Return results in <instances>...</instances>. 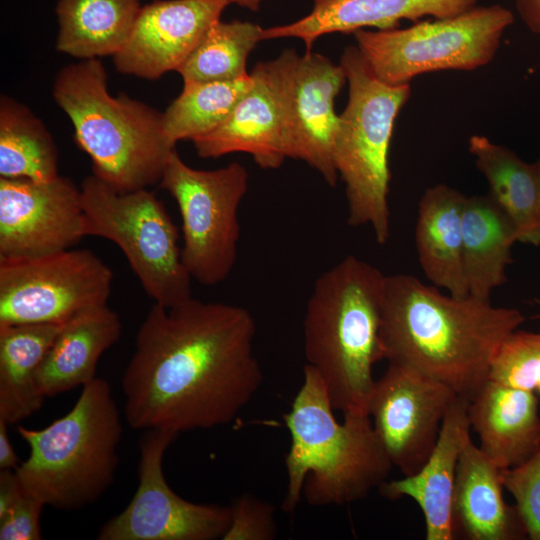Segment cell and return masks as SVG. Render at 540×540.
<instances>
[{
  "instance_id": "6da1fadb",
  "label": "cell",
  "mask_w": 540,
  "mask_h": 540,
  "mask_svg": "<svg viewBox=\"0 0 540 540\" xmlns=\"http://www.w3.org/2000/svg\"><path fill=\"white\" fill-rule=\"evenodd\" d=\"M244 307L193 297L154 303L122 376L131 428L179 434L232 422L263 382Z\"/></svg>"
},
{
  "instance_id": "7a4b0ae2",
  "label": "cell",
  "mask_w": 540,
  "mask_h": 540,
  "mask_svg": "<svg viewBox=\"0 0 540 540\" xmlns=\"http://www.w3.org/2000/svg\"><path fill=\"white\" fill-rule=\"evenodd\" d=\"M525 321L515 308L444 295L408 274L386 276L383 359L410 367L471 400L489 380L506 338Z\"/></svg>"
},
{
  "instance_id": "3957f363",
  "label": "cell",
  "mask_w": 540,
  "mask_h": 540,
  "mask_svg": "<svg viewBox=\"0 0 540 540\" xmlns=\"http://www.w3.org/2000/svg\"><path fill=\"white\" fill-rule=\"evenodd\" d=\"M384 275L348 255L315 281L304 315V354L321 377L334 410L368 414L380 338ZM369 415V414H368Z\"/></svg>"
},
{
  "instance_id": "277c9868",
  "label": "cell",
  "mask_w": 540,
  "mask_h": 540,
  "mask_svg": "<svg viewBox=\"0 0 540 540\" xmlns=\"http://www.w3.org/2000/svg\"><path fill=\"white\" fill-rule=\"evenodd\" d=\"M291 410L283 415L291 435L285 457L287 490L282 509L292 513L301 496L315 507L343 506L379 488L393 467L368 414L339 423L328 391L306 364Z\"/></svg>"
},
{
  "instance_id": "5b68a950",
  "label": "cell",
  "mask_w": 540,
  "mask_h": 540,
  "mask_svg": "<svg viewBox=\"0 0 540 540\" xmlns=\"http://www.w3.org/2000/svg\"><path fill=\"white\" fill-rule=\"evenodd\" d=\"M52 92L73 124L75 142L90 157L95 176L119 192L160 182L175 149L163 114L125 94L112 96L98 58L62 68Z\"/></svg>"
},
{
  "instance_id": "8992f818",
  "label": "cell",
  "mask_w": 540,
  "mask_h": 540,
  "mask_svg": "<svg viewBox=\"0 0 540 540\" xmlns=\"http://www.w3.org/2000/svg\"><path fill=\"white\" fill-rule=\"evenodd\" d=\"M17 431L30 451L16 474L23 489L45 506L80 510L113 483L122 423L106 380L96 377L83 386L72 409L47 427Z\"/></svg>"
},
{
  "instance_id": "52a82bcc",
  "label": "cell",
  "mask_w": 540,
  "mask_h": 540,
  "mask_svg": "<svg viewBox=\"0 0 540 540\" xmlns=\"http://www.w3.org/2000/svg\"><path fill=\"white\" fill-rule=\"evenodd\" d=\"M340 64L349 94L339 115L334 164L345 184L347 222L370 226L377 243L384 245L390 237V143L395 120L410 97V84L379 80L356 46L345 48Z\"/></svg>"
},
{
  "instance_id": "ba28073f",
  "label": "cell",
  "mask_w": 540,
  "mask_h": 540,
  "mask_svg": "<svg viewBox=\"0 0 540 540\" xmlns=\"http://www.w3.org/2000/svg\"><path fill=\"white\" fill-rule=\"evenodd\" d=\"M514 14L500 4L478 6L452 17L420 20L407 28L355 31L370 71L389 85L441 70L472 71L495 57Z\"/></svg>"
},
{
  "instance_id": "9c48e42d",
  "label": "cell",
  "mask_w": 540,
  "mask_h": 540,
  "mask_svg": "<svg viewBox=\"0 0 540 540\" xmlns=\"http://www.w3.org/2000/svg\"><path fill=\"white\" fill-rule=\"evenodd\" d=\"M80 190L85 237L115 243L155 303L171 307L192 297L178 229L154 192H119L94 174L81 182Z\"/></svg>"
},
{
  "instance_id": "30bf717a",
  "label": "cell",
  "mask_w": 540,
  "mask_h": 540,
  "mask_svg": "<svg viewBox=\"0 0 540 540\" xmlns=\"http://www.w3.org/2000/svg\"><path fill=\"white\" fill-rule=\"evenodd\" d=\"M238 162L216 170L187 165L174 149L160 186L176 201L182 220V263L192 279L215 286L230 275L240 238L238 210L248 189Z\"/></svg>"
},
{
  "instance_id": "8fae6325",
  "label": "cell",
  "mask_w": 540,
  "mask_h": 540,
  "mask_svg": "<svg viewBox=\"0 0 540 540\" xmlns=\"http://www.w3.org/2000/svg\"><path fill=\"white\" fill-rule=\"evenodd\" d=\"M112 270L88 249L0 257V325L65 324L107 305Z\"/></svg>"
},
{
  "instance_id": "7c38bea8",
  "label": "cell",
  "mask_w": 540,
  "mask_h": 540,
  "mask_svg": "<svg viewBox=\"0 0 540 540\" xmlns=\"http://www.w3.org/2000/svg\"><path fill=\"white\" fill-rule=\"evenodd\" d=\"M178 434L146 430L140 439L138 486L127 507L99 530L100 540H215L230 527V506L187 501L168 485L164 454Z\"/></svg>"
},
{
  "instance_id": "4fadbf2b",
  "label": "cell",
  "mask_w": 540,
  "mask_h": 540,
  "mask_svg": "<svg viewBox=\"0 0 540 540\" xmlns=\"http://www.w3.org/2000/svg\"><path fill=\"white\" fill-rule=\"evenodd\" d=\"M458 395L403 365L390 364L375 380L368 414L393 467L417 473L433 451L445 415Z\"/></svg>"
},
{
  "instance_id": "5bb4252c",
  "label": "cell",
  "mask_w": 540,
  "mask_h": 540,
  "mask_svg": "<svg viewBox=\"0 0 540 540\" xmlns=\"http://www.w3.org/2000/svg\"><path fill=\"white\" fill-rule=\"evenodd\" d=\"M299 55L284 50L276 59L259 62L250 73L252 85L217 128L192 140L201 158L243 152L263 169H277L287 158L288 99Z\"/></svg>"
},
{
  "instance_id": "9a60e30c",
  "label": "cell",
  "mask_w": 540,
  "mask_h": 540,
  "mask_svg": "<svg viewBox=\"0 0 540 540\" xmlns=\"http://www.w3.org/2000/svg\"><path fill=\"white\" fill-rule=\"evenodd\" d=\"M83 237L81 190L69 178H0V257L55 253Z\"/></svg>"
},
{
  "instance_id": "2e32d148",
  "label": "cell",
  "mask_w": 540,
  "mask_h": 540,
  "mask_svg": "<svg viewBox=\"0 0 540 540\" xmlns=\"http://www.w3.org/2000/svg\"><path fill=\"white\" fill-rule=\"evenodd\" d=\"M228 5L224 0H155L142 6L127 42L113 56L116 69L150 80L177 71Z\"/></svg>"
},
{
  "instance_id": "e0dca14e",
  "label": "cell",
  "mask_w": 540,
  "mask_h": 540,
  "mask_svg": "<svg viewBox=\"0 0 540 540\" xmlns=\"http://www.w3.org/2000/svg\"><path fill=\"white\" fill-rule=\"evenodd\" d=\"M339 63L311 51L294 66L288 99L287 158L300 159L335 186L334 145L339 127L335 99L345 83Z\"/></svg>"
},
{
  "instance_id": "ac0fdd59",
  "label": "cell",
  "mask_w": 540,
  "mask_h": 540,
  "mask_svg": "<svg viewBox=\"0 0 540 540\" xmlns=\"http://www.w3.org/2000/svg\"><path fill=\"white\" fill-rule=\"evenodd\" d=\"M468 398L457 396L448 409L437 443L421 469L378 489L389 500L409 497L420 507L426 540H454L451 508L458 461L471 439Z\"/></svg>"
},
{
  "instance_id": "d6986e66",
  "label": "cell",
  "mask_w": 540,
  "mask_h": 540,
  "mask_svg": "<svg viewBox=\"0 0 540 540\" xmlns=\"http://www.w3.org/2000/svg\"><path fill=\"white\" fill-rule=\"evenodd\" d=\"M501 473L471 439L466 443L458 461L452 497L454 539L528 538L518 507L504 500Z\"/></svg>"
},
{
  "instance_id": "ffe728a7",
  "label": "cell",
  "mask_w": 540,
  "mask_h": 540,
  "mask_svg": "<svg viewBox=\"0 0 540 540\" xmlns=\"http://www.w3.org/2000/svg\"><path fill=\"white\" fill-rule=\"evenodd\" d=\"M478 0H314L311 12L286 25L262 29V39L299 38L306 51L322 35L354 33L360 29L388 30L401 20L418 22L425 17L441 19L461 14Z\"/></svg>"
},
{
  "instance_id": "44dd1931",
  "label": "cell",
  "mask_w": 540,
  "mask_h": 540,
  "mask_svg": "<svg viewBox=\"0 0 540 540\" xmlns=\"http://www.w3.org/2000/svg\"><path fill=\"white\" fill-rule=\"evenodd\" d=\"M468 418L479 448L501 470L526 462L540 449V415L533 391L488 380L470 400Z\"/></svg>"
},
{
  "instance_id": "7402d4cb",
  "label": "cell",
  "mask_w": 540,
  "mask_h": 540,
  "mask_svg": "<svg viewBox=\"0 0 540 540\" xmlns=\"http://www.w3.org/2000/svg\"><path fill=\"white\" fill-rule=\"evenodd\" d=\"M121 331L120 317L108 305L63 324L37 373L42 395L55 396L93 381L100 357L119 340Z\"/></svg>"
},
{
  "instance_id": "603a6c76",
  "label": "cell",
  "mask_w": 540,
  "mask_h": 540,
  "mask_svg": "<svg viewBox=\"0 0 540 540\" xmlns=\"http://www.w3.org/2000/svg\"><path fill=\"white\" fill-rule=\"evenodd\" d=\"M465 195L437 184L422 195L415 227L419 263L433 286L456 297L469 295L463 264Z\"/></svg>"
},
{
  "instance_id": "cb8c5ba5",
  "label": "cell",
  "mask_w": 540,
  "mask_h": 540,
  "mask_svg": "<svg viewBox=\"0 0 540 540\" xmlns=\"http://www.w3.org/2000/svg\"><path fill=\"white\" fill-rule=\"evenodd\" d=\"M463 264L469 295L490 301L507 280L516 228L492 196L465 197L462 213Z\"/></svg>"
},
{
  "instance_id": "d4e9b609",
  "label": "cell",
  "mask_w": 540,
  "mask_h": 540,
  "mask_svg": "<svg viewBox=\"0 0 540 540\" xmlns=\"http://www.w3.org/2000/svg\"><path fill=\"white\" fill-rule=\"evenodd\" d=\"M63 324L0 325V419L16 424L38 411L46 397L37 373Z\"/></svg>"
},
{
  "instance_id": "484cf974",
  "label": "cell",
  "mask_w": 540,
  "mask_h": 540,
  "mask_svg": "<svg viewBox=\"0 0 540 540\" xmlns=\"http://www.w3.org/2000/svg\"><path fill=\"white\" fill-rule=\"evenodd\" d=\"M468 148L489 184V194L516 228L518 241L540 245V201L534 163H526L514 151L473 135Z\"/></svg>"
},
{
  "instance_id": "4316f807",
  "label": "cell",
  "mask_w": 540,
  "mask_h": 540,
  "mask_svg": "<svg viewBox=\"0 0 540 540\" xmlns=\"http://www.w3.org/2000/svg\"><path fill=\"white\" fill-rule=\"evenodd\" d=\"M142 5L139 0H59V52L81 60L118 53L127 42Z\"/></svg>"
},
{
  "instance_id": "83f0119b",
  "label": "cell",
  "mask_w": 540,
  "mask_h": 540,
  "mask_svg": "<svg viewBox=\"0 0 540 540\" xmlns=\"http://www.w3.org/2000/svg\"><path fill=\"white\" fill-rule=\"evenodd\" d=\"M58 175V150L46 126L25 105L2 96L0 178L47 181Z\"/></svg>"
},
{
  "instance_id": "f1b7e54d",
  "label": "cell",
  "mask_w": 540,
  "mask_h": 540,
  "mask_svg": "<svg viewBox=\"0 0 540 540\" xmlns=\"http://www.w3.org/2000/svg\"><path fill=\"white\" fill-rule=\"evenodd\" d=\"M262 29L252 22L218 20L177 70L184 84L230 81L249 75L247 59L263 40Z\"/></svg>"
},
{
  "instance_id": "f546056e",
  "label": "cell",
  "mask_w": 540,
  "mask_h": 540,
  "mask_svg": "<svg viewBox=\"0 0 540 540\" xmlns=\"http://www.w3.org/2000/svg\"><path fill=\"white\" fill-rule=\"evenodd\" d=\"M252 85L251 75L208 83L184 84L182 92L163 112L166 135L172 144L194 140L217 128Z\"/></svg>"
},
{
  "instance_id": "4dcf8cb0",
  "label": "cell",
  "mask_w": 540,
  "mask_h": 540,
  "mask_svg": "<svg viewBox=\"0 0 540 540\" xmlns=\"http://www.w3.org/2000/svg\"><path fill=\"white\" fill-rule=\"evenodd\" d=\"M489 380L535 392L540 380V332L513 331L492 361Z\"/></svg>"
},
{
  "instance_id": "1f68e13d",
  "label": "cell",
  "mask_w": 540,
  "mask_h": 540,
  "mask_svg": "<svg viewBox=\"0 0 540 540\" xmlns=\"http://www.w3.org/2000/svg\"><path fill=\"white\" fill-rule=\"evenodd\" d=\"M502 483L515 499L528 539L540 540V449L526 462L502 470Z\"/></svg>"
},
{
  "instance_id": "d6a6232c",
  "label": "cell",
  "mask_w": 540,
  "mask_h": 540,
  "mask_svg": "<svg viewBox=\"0 0 540 540\" xmlns=\"http://www.w3.org/2000/svg\"><path fill=\"white\" fill-rule=\"evenodd\" d=\"M232 519L222 540H273L277 525L273 506L251 494L238 496L232 505Z\"/></svg>"
},
{
  "instance_id": "836d02e7",
  "label": "cell",
  "mask_w": 540,
  "mask_h": 540,
  "mask_svg": "<svg viewBox=\"0 0 540 540\" xmlns=\"http://www.w3.org/2000/svg\"><path fill=\"white\" fill-rule=\"evenodd\" d=\"M44 506L23 489L10 510L0 518V540L41 539L40 515Z\"/></svg>"
},
{
  "instance_id": "e575fe53",
  "label": "cell",
  "mask_w": 540,
  "mask_h": 540,
  "mask_svg": "<svg viewBox=\"0 0 540 540\" xmlns=\"http://www.w3.org/2000/svg\"><path fill=\"white\" fill-rule=\"evenodd\" d=\"M23 492L15 470H0V518L3 517Z\"/></svg>"
},
{
  "instance_id": "d590c367",
  "label": "cell",
  "mask_w": 540,
  "mask_h": 540,
  "mask_svg": "<svg viewBox=\"0 0 540 540\" xmlns=\"http://www.w3.org/2000/svg\"><path fill=\"white\" fill-rule=\"evenodd\" d=\"M515 8L524 24L540 35V0H513Z\"/></svg>"
},
{
  "instance_id": "8d00e7d4",
  "label": "cell",
  "mask_w": 540,
  "mask_h": 540,
  "mask_svg": "<svg viewBox=\"0 0 540 540\" xmlns=\"http://www.w3.org/2000/svg\"><path fill=\"white\" fill-rule=\"evenodd\" d=\"M8 424L0 419V470H16L19 466L18 458L7 433Z\"/></svg>"
},
{
  "instance_id": "74e56055",
  "label": "cell",
  "mask_w": 540,
  "mask_h": 540,
  "mask_svg": "<svg viewBox=\"0 0 540 540\" xmlns=\"http://www.w3.org/2000/svg\"><path fill=\"white\" fill-rule=\"evenodd\" d=\"M228 4H236L251 11H257L263 0H224Z\"/></svg>"
},
{
  "instance_id": "f35d334b",
  "label": "cell",
  "mask_w": 540,
  "mask_h": 540,
  "mask_svg": "<svg viewBox=\"0 0 540 540\" xmlns=\"http://www.w3.org/2000/svg\"><path fill=\"white\" fill-rule=\"evenodd\" d=\"M536 175H537V181H538V189H539V201H540V158L534 163Z\"/></svg>"
},
{
  "instance_id": "ab89813d",
  "label": "cell",
  "mask_w": 540,
  "mask_h": 540,
  "mask_svg": "<svg viewBox=\"0 0 540 540\" xmlns=\"http://www.w3.org/2000/svg\"><path fill=\"white\" fill-rule=\"evenodd\" d=\"M535 392L538 393L540 395V380L538 381L537 383V386L535 388Z\"/></svg>"
},
{
  "instance_id": "60d3db41",
  "label": "cell",
  "mask_w": 540,
  "mask_h": 540,
  "mask_svg": "<svg viewBox=\"0 0 540 540\" xmlns=\"http://www.w3.org/2000/svg\"><path fill=\"white\" fill-rule=\"evenodd\" d=\"M537 303L540 305V300H538Z\"/></svg>"
}]
</instances>
